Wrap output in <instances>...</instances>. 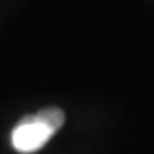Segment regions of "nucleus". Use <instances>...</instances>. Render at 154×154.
I'll list each match as a JSON object with an SVG mask.
<instances>
[{
    "label": "nucleus",
    "instance_id": "1",
    "mask_svg": "<svg viewBox=\"0 0 154 154\" xmlns=\"http://www.w3.org/2000/svg\"><path fill=\"white\" fill-rule=\"evenodd\" d=\"M54 136V130L43 123V119L35 113L20 119V123L11 132V143L19 152H35L41 147H45L48 139Z\"/></svg>",
    "mask_w": 154,
    "mask_h": 154
},
{
    "label": "nucleus",
    "instance_id": "2",
    "mask_svg": "<svg viewBox=\"0 0 154 154\" xmlns=\"http://www.w3.org/2000/svg\"><path fill=\"white\" fill-rule=\"evenodd\" d=\"M37 115L43 119V123H47L54 132H58L63 126L65 115L60 108H45V109H41V112H37Z\"/></svg>",
    "mask_w": 154,
    "mask_h": 154
}]
</instances>
